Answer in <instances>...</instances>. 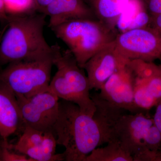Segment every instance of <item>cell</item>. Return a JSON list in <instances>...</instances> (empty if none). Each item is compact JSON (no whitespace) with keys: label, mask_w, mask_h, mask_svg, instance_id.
<instances>
[{"label":"cell","mask_w":161,"mask_h":161,"mask_svg":"<svg viewBox=\"0 0 161 161\" xmlns=\"http://www.w3.org/2000/svg\"><path fill=\"white\" fill-rule=\"evenodd\" d=\"M92 98L96 108L93 116L81 112L73 103L59 102L54 134L58 145L65 147L64 161H85L93 150L113 138L114 127L123 111L97 94Z\"/></svg>","instance_id":"obj_1"},{"label":"cell","mask_w":161,"mask_h":161,"mask_svg":"<svg viewBox=\"0 0 161 161\" xmlns=\"http://www.w3.org/2000/svg\"><path fill=\"white\" fill-rule=\"evenodd\" d=\"M46 17L38 12L8 14L0 36L1 64L53 58L52 46L43 35Z\"/></svg>","instance_id":"obj_2"},{"label":"cell","mask_w":161,"mask_h":161,"mask_svg":"<svg viewBox=\"0 0 161 161\" xmlns=\"http://www.w3.org/2000/svg\"><path fill=\"white\" fill-rule=\"evenodd\" d=\"M53 60L57 71L48 90L62 100L76 104L80 111L93 116L96 108L90 94L87 76L69 50L64 51L58 44L52 45Z\"/></svg>","instance_id":"obj_3"},{"label":"cell","mask_w":161,"mask_h":161,"mask_svg":"<svg viewBox=\"0 0 161 161\" xmlns=\"http://www.w3.org/2000/svg\"><path fill=\"white\" fill-rule=\"evenodd\" d=\"M51 29L68 47L81 68L99 50L114 41L118 34L115 27L98 19L71 20Z\"/></svg>","instance_id":"obj_4"},{"label":"cell","mask_w":161,"mask_h":161,"mask_svg":"<svg viewBox=\"0 0 161 161\" xmlns=\"http://www.w3.org/2000/svg\"><path fill=\"white\" fill-rule=\"evenodd\" d=\"M53 65V58L9 63L0 71V83L26 97L49 91Z\"/></svg>","instance_id":"obj_5"},{"label":"cell","mask_w":161,"mask_h":161,"mask_svg":"<svg viewBox=\"0 0 161 161\" xmlns=\"http://www.w3.org/2000/svg\"><path fill=\"white\" fill-rule=\"evenodd\" d=\"M153 124V118L143 112L124 113L115 124L112 139L119 142L124 150L132 156L133 161H152L154 153L146 149L144 138L147 130Z\"/></svg>","instance_id":"obj_6"},{"label":"cell","mask_w":161,"mask_h":161,"mask_svg":"<svg viewBox=\"0 0 161 161\" xmlns=\"http://www.w3.org/2000/svg\"><path fill=\"white\" fill-rule=\"evenodd\" d=\"M15 95L25 126L54 134V127L59 113L58 96L49 91L28 97Z\"/></svg>","instance_id":"obj_7"},{"label":"cell","mask_w":161,"mask_h":161,"mask_svg":"<svg viewBox=\"0 0 161 161\" xmlns=\"http://www.w3.org/2000/svg\"><path fill=\"white\" fill-rule=\"evenodd\" d=\"M114 41L119 53L128 60L153 62L160 58L161 36L150 26L121 32Z\"/></svg>","instance_id":"obj_8"},{"label":"cell","mask_w":161,"mask_h":161,"mask_svg":"<svg viewBox=\"0 0 161 161\" xmlns=\"http://www.w3.org/2000/svg\"><path fill=\"white\" fill-rule=\"evenodd\" d=\"M114 40L103 47L82 67L86 70L91 90H100L114 73L130 60L119 53Z\"/></svg>","instance_id":"obj_9"},{"label":"cell","mask_w":161,"mask_h":161,"mask_svg":"<svg viewBox=\"0 0 161 161\" xmlns=\"http://www.w3.org/2000/svg\"><path fill=\"white\" fill-rule=\"evenodd\" d=\"M135 79L133 72L127 64L106 81L98 95L110 103L132 114L143 112L134 102Z\"/></svg>","instance_id":"obj_10"},{"label":"cell","mask_w":161,"mask_h":161,"mask_svg":"<svg viewBox=\"0 0 161 161\" xmlns=\"http://www.w3.org/2000/svg\"><path fill=\"white\" fill-rule=\"evenodd\" d=\"M25 126L15 95L0 83V138L7 140Z\"/></svg>","instance_id":"obj_11"},{"label":"cell","mask_w":161,"mask_h":161,"mask_svg":"<svg viewBox=\"0 0 161 161\" xmlns=\"http://www.w3.org/2000/svg\"><path fill=\"white\" fill-rule=\"evenodd\" d=\"M41 13L49 17L50 28L71 20L97 19L83 0H53Z\"/></svg>","instance_id":"obj_12"},{"label":"cell","mask_w":161,"mask_h":161,"mask_svg":"<svg viewBox=\"0 0 161 161\" xmlns=\"http://www.w3.org/2000/svg\"><path fill=\"white\" fill-rule=\"evenodd\" d=\"M150 15L142 0H130L119 17L116 25L121 32L149 26Z\"/></svg>","instance_id":"obj_13"},{"label":"cell","mask_w":161,"mask_h":161,"mask_svg":"<svg viewBox=\"0 0 161 161\" xmlns=\"http://www.w3.org/2000/svg\"><path fill=\"white\" fill-rule=\"evenodd\" d=\"M98 19L115 27L130 0H83Z\"/></svg>","instance_id":"obj_14"},{"label":"cell","mask_w":161,"mask_h":161,"mask_svg":"<svg viewBox=\"0 0 161 161\" xmlns=\"http://www.w3.org/2000/svg\"><path fill=\"white\" fill-rule=\"evenodd\" d=\"M85 161H133L132 156L124 150L117 140L110 141L104 147L93 150Z\"/></svg>","instance_id":"obj_15"},{"label":"cell","mask_w":161,"mask_h":161,"mask_svg":"<svg viewBox=\"0 0 161 161\" xmlns=\"http://www.w3.org/2000/svg\"><path fill=\"white\" fill-rule=\"evenodd\" d=\"M135 80L133 99L136 106L142 112L156 106L158 103L149 92L145 83L141 80Z\"/></svg>","instance_id":"obj_16"},{"label":"cell","mask_w":161,"mask_h":161,"mask_svg":"<svg viewBox=\"0 0 161 161\" xmlns=\"http://www.w3.org/2000/svg\"><path fill=\"white\" fill-rule=\"evenodd\" d=\"M8 14H26L37 12L34 0H4Z\"/></svg>","instance_id":"obj_17"},{"label":"cell","mask_w":161,"mask_h":161,"mask_svg":"<svg viewBox=\"0 0 161 161\" xmlns=\"http://www.w3.org/2000/svg\"><path fill=\"white\" fill-rule=\"evenodd\" d=\"M144 145L147 150L161 156V134L154 123L146 132Z\"/></svg>","instance_id":"obj_18"},{"label":"cell","mask_w":161,"mask_h":161,"mask_svg":"<svg viewBox=\"0 0 161 161\" xmlns=\"http://www.w3.org/2000/svg\"><path fill=\"white\" fill-rule=\"evenodd\" d=\"M143 81L158 103L161 101V71L146 81Z\"/></svg>","instance_id":"obj_19"},{"label":"cell","mask_w":161,"mask_h":161,"mask_svg":"<svg viewBox=\"0 0 161 161\" xmlns=\"http://www.w3.org/2000/svg\"><path fill=\"white\" fill-rule=\"evenodd\" d=\"M150 15L161 14V0H142Z\"/></svg>","instance_id":"obj_20"},{"label":"cell","mask_w":161,"mask_h":161,"mask_svg":"<svg viewBox=\"0 0 161 161\" xmlns=\"http://www.w3.org/2000/svg\"><path fill=\"white\" fill-rule=\"evenodd\" d=\"M149 26L155 30L161 36V14L150 15Z\"/></svg>","instance_id":"obj_21"},{"label":"cell","mask_w":161,"mask_h":161,"mask_svg":"<svg viewBox=\"0 0 161 161\" xmlns=\"http://www.w3.org/2000/svg\"><path fill=\"white\" fill-rule=\"evenodd\" d=\"M156 107L155 113L153 119V123L158 129L161 134V101Z\"/></svg>","instance_id":"obj_22"},{"label":"cell","mask_w":161,"mask_h":161,"mask_svg":"<svg viewBox=\"0 0 161 161\" xmlns=\"http://www.w3.org/2000/svg\"><path fill=\"white\" fill-rule=\"evenodd\" d=\"M53 0H34L36 10L38 13H41L44 8Z\"/></svg>","instance_id":"obj_23"},{"label":"cell","mask_w":161,"mask_h":161,"mask_svg":"<svg viewBox=\"0 0 161 161\" xmlns=\"http://www.w3.org/2000/svg\"><path fill=\"white\" fill-rule=\"evenodd\" d=\"M8 14L6 11L4 0H0V23L6 25L8 19Z\"/></svg>","instance_id":"obj_24"},{"label":"cell","mask_w":161,"mask_h":161,"mask_svg":"<svg viewBox=\"0 0 161 161\" xmlns=\"http://www.w3.org/2000/svg\"><path fill=\"white\" fill-rule=\"evenodd\" d=\"M3 140L2 139L0 138V146L2 145L3 143Z\"/></svg>","instance_id":"obj_25"},{"label":"cell","mask_w":161,"mask_h":161,"mask_svg":"<svg viewBox=\"0 0 161 161\" xmlns=\"http://www.w3.org/2000/svg\"><path fill=\"white\" fill-rule=\"evenodd\" d=\"M159 59H160V61H161V64H160L159 66H160V68L161 69V58H160Z\"/></svg>","instance_id":"obj_26"},{"label":"cell","mask_w":161,"mask_h":161,"mask_svg":"<svg viewBox=\"0 0 161 161\" xmlns=\"http://www.w3.org/2000/svg\"><path fill=\"white\" fill-rule=\"evenodd\" d=\"M160 58H161V57H160Z\"/></svg>","instance_id":"obj_27"}]
</instances>
